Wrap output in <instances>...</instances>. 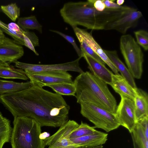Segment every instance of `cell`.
I'll return each instance as SVG.
<instances>
[{
    "mask_svg": "<svg viewBox=\"0 0 148 148\" xmlns=\"http://www.w3.org/2000/svg\"><path fill=\"white\" fill-rule=\"evenodd\" d=\"M0 101L14 117L31 118L41 127H60L69 121L70 107L62 96L34 85L1 95Z\"/></svg>",
    "mask_w": 148,
    "mask_h": 148,
    "instance_id": "6da1fadb",
    "label": "cell"
},
{
    "mask_svg": "<svg viewBox=\"0 0 148 148\" xmlns=\"http://www.w3.org/2000/svg\"><path fill=\"white\" fill-rule=\"evenodd\" d=\"M95 0L70 2L65 3L60 10L64 22L73 26L79 25L87 29L104 30L110 22L121 17L127 12L126 8H106L103 11L97 10L94 6Z\"/></svg>",
    "mask_w": 148,
    "mask_h": 148,
    "instance_id": "7a4b0ae2",
    "label": "cell"
},
{
    "mask_svg": "<svg viewBox=\"0 0 148 148\" xmlns=\"http://www.w3.org/2000/svg\"><path fill=\"white\" fill-rule=\"evenodd\" d=\"M73 83L77 103L92 104L115 114L116 100L106 83L88 71L80 73Z\"/></svg>",
    "mask_w": 148,
    "mask_h": 148,
    "instance_id": "3957f363",
    "label": "cell"
},
{
    "mask_svg": "<svg viewBox=\"0 0 148 148\" xmlns=\"http://www.w3.org/2000/svg\"><path fill=\"white\" fill-rule=\"evenodd\" d=\"M10 142L12 148H45L41 126L31 118L14 117Z\"/></svg>",
    "mask_w": 148,
    "mask_h": 148,
    "instance_id": "277c9868",
    "label": "cell"
},
{
    "mask_svg": "<svg viewBox=\"0 0 148 148\" xmlns=\"http://www.w3.org/2000/svg\"><path fill=\"white\" fill-rule=\"evenodd\" d=\"M120 48L133 77L140 79L143 71L144 54L140 46L131 35L124 34L120 38Z\"/></svg>",
    "mask_w": 148,
    "mask_h": 148,
    "instance_id": "5b68a950",
    "label": "cell"
},
{
    "mask_svg": "<svg viewBox=\"0 0 148 148\" xmlns=\"http://www.w3.org/2000/svg\"><path fill=\"white\" fill-rule=\"evenodd\" d=\"M80 113L95 125V128L109 132L120 125L114 114L92 104L81 103Z\"/></svg>",
    "mask_w": 148,
    "mask_h": 148,
    "instance_id": "8992f818",
    "label": "cell"
},
{
    "mask_svg": "<svg viewBox=\"0 0 148 148\" xmlns=\"http://www.w3.org/2000/svg\"><path fill=\"white\" fill-rule=\"evenodd\" d=\"M32 85L41 88L55 84L73 83L72 76L67 71H56L39 72L25 71Z\"/></svg>",
    "mask_w": 148,
    "mask_h": 148,
    "instance_id": "52a82bcc",
    "label": "cell"
},
{
    "mask_svg": "<svg viewBox=\"0 0 148 148\" xmlns=\"http://www.w3.org/2000/svg\"><path fill=\"white\" fill-rule=\"evenodd\" d=\"M79 125L74 120H69L52 136L43 139L45 147L48 148H76L70 136Z\"/></svg>",
    "mask_w": 148,
    "mask_h": 148,
    "instance_id": "ba28073f",
    "label": "cell"
},
{
    "mask_svg": "<svg viewBox=\"0 0 148 148\" xmlns=\"http://www.w3.org/2000/svg\"><path fill=\"white\" fill-rule=\"evenodd\" d=\"M121 97V100L117 107L115 115L120 125L131 133L136 123L134 100L126 97Z\"/></svg>",
    "mask_w": 148,
    "mask_h": 148,
    "instance_id": "9c48e42d",
    "label": "cell"
},
{
    "mask_svg": "<svg viewBox=\"0 0 148 148\" xmlns=\"http://www.w3.org/2000/svg\"><path fill=\"white\" fill-rule=\"evenodd\" d=\"M82 56L76 60L65 63L54 64H37L25 63L16 61L15 62L16 67L31 72H39L56 71H64L78 72L80 73L84 72L79 66V61Z\"/></svg>",
    "mask_w": 148,
    "mask_h": 148,
    "instance_id": "30bf717a",
    "label": "cell"
},
{
    "mask_svg": "<svg viewBox=\"0 0 148 148\" xmlns=\"http://www.w3.org/2000/svg\"><path fill=\"white\" fill-rule=\"evenodd\" d=\"M23 47L14 40L6 37L0 43V63H14L24 55Z\"/></svg>",
    "mask_w": 148,
    "mask_h": 148,
    "instance_id": "8fae6325",
    "label": "cell"
},
{
    "mask_svg": "<svg viewBox=\"0 0 148 148\" xmlns=\"http://www.w3.org/2000/svg\"><path fill=\"white\" fill-rule=\"evenodd\" d=\"M142 16L140 11L132 8L125 15L107 24L104 30H115L124 34L136 24Z\"/></svg>",
    "mask_w": 148,
    "mask_h": 148,
    "instance_id": "7c38bea8",
    "label": "cell"
},
{
    "mask_svg": "<svg viewBox=\"0 0 148 148\" xmlns=\"http://www.w3.org/2000/svg\"><path fill=\"white\" fill-rule=\"evenodd\" d=\"M75 34L80 35L93 51L112 69L115 74H119L118 71L100 45L93 37L92 33L77 26L72 27Z\"/></svg>",
    "mask_w": 148,
    "mask_h": 148,
    "instance_id": "4fadbf2b",
    "label": "cell"
},
{
    "mask_svg": "<svg viewBox=\"0 0 148 148\" xmlns=\"http://www.w3.org/2000/svg\"><path fill=\"white\" fill-rule=\"evenodd\" d=\"M108 136L107 133L96 130L92 134L70 140L76 148H93L105 143Z\"/></svg>",
    "mask_w": 148,
    "mask_h": 148,
    "instance_id": "5bb4252c",
    "label": "cell"
},
{
    "mask_svg": "<svg viewBox=\"0 0 148 148\" xmlns=\"http://www.w3.org/2000/svg\"><path fill=\"white\" fill-rule=\"evenodd\" d=\"M82 56L86 61L92 74L107 84H111L113 73L105 65L86 54L82 53Z\"/></svg>",
    "mask_w": 148,
    "mask_h": 148,
    "instance_id": "9a60e30c",
    "label": "cell"
},
{
    "mask_svg": "<svg viewBox=\"0 0 148 148\" xmlns=\"http://www.w3.org/2000/svg\"><path fill=\"white\" fill-rule=\"evenodd\" d=\"M110 85L120 96L126 97L134 100L136 94V89L121 75L113 73L112 83Z\"/></svg>",
    "mask_w": 148,
    "mask_h": 148,
    "instance_id": "2e32d148",
    "label": "cell"
},
{
    "mask_svg": "<svg viewBox=\"0 0 148 148\" xmlns=\"http://www.w3.org/2000/svg\"><path fill=\"white\" fill-rule=\"evenodd\" d=\"M134 99L135 115L136 122L139 119L148 116V95L143 90L137 88Z\"/></svg>",
    "mask_w": 148,
    "mask_h": 148,
    "instance_id": "e0dca14e",
    "label": "cell"
},
{
    "mask_svg": "<svg viewBox=\"0 0 148 148\" xmlns=\"http://www.w3.org/2000/svg\"><path fill=\"white\" fill-rule=\"evenodd\" d=\"M108 58L119 71L121 75L126 79L130 85L134 89L137 88L133 77L128 68L118 57L115 50H104Z\"/></svg>",
    "mask_w": 148,
    "mask_h": 148,
    "instance_id": "ac0fdd59",
    "label": "cell"
},
{
    "mask_svg": "<svg viewBox=\"0 0 148 148\" xmlns=\"http://www.w3.org/2000/svg\"><path fill=\"white\" fill-rule=\"evenodd\" d=\"M32 85L30 81L18 82L0 79V95L19 91L28 88Z\"/></svg>",
    "mask_w": 148,
    "mask_h": 148,
    "instance_id": "d6986e66",
    "label": "cell"
},
{
    "mask_svg": "<svg viewBox=\"0 0 148 148\" xmlns=\"http://www.w3.org/2000/svg\"><path fill=\"white\" fill-rule=\"evenodd\" d=\"M0 77L5 79H17L27 80L29 78L25 71L16 69L9 64L0 63Z\"/></svg>",
    "mask_w": 148,
    "mask_h": 148,
    "instance_id": "ffe728a7",
    "label": "cell"
},
{
    "mask_svg": "<svg viewBox=\"0 0 148 148\" xmlns=\"http://www.w3.org/2000/svg\"><path fill=\"white\" fill-rule=\"evenodd\" d=\"M12 128L10 120L4 116L0 111V148L10 142Z\"/></svg>",
    "mask_w": 148,
    "mask_h": 148,
    "instance_id": "44dd1931",
    "label": "cell"
},
{
    "mask_svg": "<svg viewBox=\"0 0 148 148\" xmlns=\"http://www.w3.org/2000/svg\"><path fill=\"white\" fill-rule=\"evenodd\" d=\"M56 93L60 95L75 96L76 89L73 82L60 83L49 85Z\"/></svg>",
    "mask_w": 148,
    "mask_h": 148,
    "instance_id": "7402d4cb",
    "label": "cell"
},
{
    "mask_svg": "<svg viewBox=\"0 0 148 148\" xmlns=\"http://www.w3.org/2000/svg\"><path fill=\"white\" fill-rule=\"evenodd\" d=\"M18 25L23 30L36 29L40 33L42 32V26L37 21L35 16L19 18Z\"/></svg>",
    "mask_w": 148,
    "mask_h": 148,
    "instance_id": "603a6c76",
    "label": "cell"
},
{
    "mask_svg": "<svg viewBox=\"0 0 148 148\" xmlns=\"http://www.w3.org/2000/svg\"><path fill=\"white\" fill-rule=\"evenodd\" d=\"M130 134L132 138L139 148H148V140L146 138L138 123H136L134 128Z\"/></svg>",
    "mask_w": 148,
    "mask_h": 148,
    "instance_id": "cb8c5ba5",
    "label": "cell"
},
{
    "mask_svg": "<svg viewBox=\"0 0 148 148\" xmlns=\"http://www.w3.org/2000/svg\"><path fill=\"white\" fill-rule=\"evenodd\" d=\"M94 126H91L81 121V124L71 133L70 139L78 138L93 134L96 131Z\"/></svg>",
    "mask_w": 148,
    "mask_h": 148,
    "instance_id": "d4e9b609",
    "label": "cell"
},
{
    "mask_svg": "<svg viewBox=\"0 0 148 148\" xmlns=\"http://www.w3.org/2000/svg\"><path fill=\"white\" fill-rule=\"evenodd\" d=\"M75 34L80 44V49L82 53H82L86 54L105 65L106 64L105 62L93 51L83 38L78 34Z\"/></svg>",
    "mask_w": 148,
    "mask_h": 148,
    "instance_id": "484cf974",
    "label": "cell"
},
{
    "mask_svg": "<svg viewBox=\"0 0 148 148\" xmlns=\"http://www.w3.org/2000/svg\"><path fill=\"white\" fill-rule=\"evenodd\" d=\"M1 8L3 12L13 21H15L20 16V8L15 3L6 5H1Z\"/></svg>",
    "mask_w": 148,
    "mask_h": 148,
    "instance_id": "4316f807",
    "label": "cell"
},
{
    "mask_svg": "<svg viewBox=\"0 0 148 148\" xmlns=\"http://www.w3.org/2000/svg\"><path fill=\"white\" fill-rule=\"evenodd\" d=\"M136 39V42L139 46L142 47L144 50L147 51L148 49V33L143 29L136 31L134 32Z\"/></svg>",
    "mask_w": 148,
    "mask_h": 148,
    "instance_id": "83f0119b",
    "label": "cell"
},
{
    "mask_svg": "<svg viewBox=\"0 0 148 148\" xmlns=\"http://www.w3.org/2000/svg\"><path fill=\"white\" fill-rule=\"evenodd\" d=\"M2 31L11 36L18 44L24 45L23 34L14 32L8 28H1Z\"/></svg>",
    "mask_w": 148,
    "mask_h": 148,
    "instance_id": "f1b7e54d",
    "label": "cell"
},
{
    "mask_svg": "<svg viewBox=\"0 0 148 148\" xmlns=\"http://www.w3.org/2000/svg\"><path fill=\"white\" fill-rule=\"evenodd\" d=\"M50 31L58 34L64 38L72 44L79 57L82 56L81 50L76 44L75 41L73 38L59 31L53 30H50Z\"/></svg>",
    "mask_w": 148,
    "mask_h": 148,
    "instance_id": "f546056e",
    "label": "cell"
},
{
    "mask_svg": "<svg viewBox=\"0 0 148 148\" xmlns=\"http://www.w3.org/2000/svg\"><path fill=\"white\" fill-rule=\"evenodd\" d=\"M22 32L23 34L29 38L34 47L39 46L38 38L34 32H29L27 30L23 29L22 30Z\"/></svg>",
    "mask_w": 148,
    "mask_h": 148,
    "instance_id": "4dcf8cb0",
    "label": "cell"
},
{
    "mask_svg": "<svg viewBox=\"0 0 148 148\" xmlns=\"http://www.w3.org/2000/svg\"><path fill=\"white\" fill-rule=\"evenodd\" d=\"M136 122L139 124L146 138L148 140V116L139 119Z\"/></svg>",
    "mask_w": 148,
    "mask_h": 148,
    "instance_id": "1f68e13d",
    "label": "cell"
},
{
    "mask_svg": "<svg viewBox=\"0 0 148 148\" xmlns=\"http://www.w3.org/2000/svg\"><path fill=\"white\" fill-rule=\"evenodd\" d=\"M102 1L106 8L121 9L125 8L127 7L126 6L119 5H118L114 2L115 1L114 0H102Z\"/></svg>",
    "mask_w": 148,
    "mask_h": 148,
    "instance_id": "d6a6232c",
    "label": "cell"
},
{
    "mask_svg": "<svg viewBox=\"0 0 148 148\" xmlns=\"http://www.w3.org/2000/svg\"><path fill=\"white\" fill-rule=\"evenodd\" d=\"M23 36L24 45L33 51L36 55L38 56V53L35 50L33 43L29 38L23 34Z\"/></svg>",
    "mask_w": 148,
    "mask_h": 148,
    "instance_id": "836d02e7",
    "label": "cell"
},
{
    "mask_svg": "<svg viewBox=\"0 0 148 148\" xmlns=\"http://www.w3.org/2000/svg\"><path fill=\"white\" fill-rule=\"evenodd\" d=\"M8 26L10 30L21 34H23L22 32L23 29L17 24L12 22L8 24Z\"/></svg>",
    "mask_w": 148,
    "mask_h": 148,
    "instance_id": "e575fe53",
    "label": "cell"
},
{
    "mask_svg": "<svg viewBox=\"0 0 148 148\" xmlns=\"http://www.w3.org/2000/svg\"><path fill=\"white\" fill-rule=\"evenodd\" d=\"M93 5L95 8L99 11H103L106 8L105 5L102 0H95Z\"/></svg>",
    "mask_w": 148,
    "mask_h": 148,
    "instance_id": "d590c367",
    "label": "cell"
},
{
    "mask_svg": "<svg viewBox=\"0 0 148 148\" xmlns=\"http://www.w3.org/2000/svg\"><path fill=\"white\" fill-rule=\"evenodd\" d=\"M3 32L0 28V43L3 42V39L5 37Z\"/></svg>",
    "mask_w": 148,
    "mask_h": 148,
    "instance_id": "8d00e7d4",
    "label": "cell"
},
{
    "mask_svg": "<svg viewBox=\"0 0 148 148\" xmlns=\"http://www.w3.org/2000/svg\"><path fill=\"white\" fill-rule=\"evenodd\" d=\"M8 28V25H6L0 20V28Z\"/></svg>",
    "mask_w": 148,
    "mask_h": 148,
    "instance_id": "74e56055",
    "label": "cell"
},
{
    "mask_svg": "<svg viewBox=\"0 0 148 148\" xmlns=\"http://www.w3.org/2000/svg\"><path fill=\"white\" fill-rule=\"evenodd\" d=\"M125 1L124 0H117L116 1V3L119 5H122L123 3H124Z\"/></svg>",
    "mask_w": 148,
    "mask_h": 148,
    "instance_id": "f35d334b",
    "label": "cell"
},
{
    "mask_svg": "<svg viewBox=\"0 0 148 148\" xmlns=\"http://www.w3.org/2000/svg\"><path fill=\"white\" fill-rule=\"evenodd\" d=\"M132 140L133 141V146H134V148H139L137 145L136 144V143L134 141V139L132 138Z\"/></svg>",
    "mask_w": 148,
    "mask_h": 148,
    "instance_id": "ab89813d",
    "label": "cell"
},
{
    "mask_svg": "<svg viewBox=\"0 0 148 148\" xmlns=\"http://www.w3.org/2000/svg\"><path fill=\"white\" fill-rule=\"evenodd\" d=\"M103 147V146L102 145H101L93 148H102Z\"/></svg>",
    "mask_w": 148,
    "mask_h": 148,
    "instance_id": "60d3db41",
    "label": "cell"
}]
</instances>
